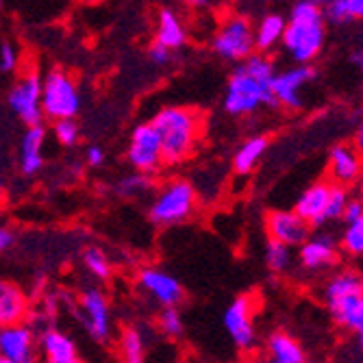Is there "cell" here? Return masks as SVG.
<instances>
[{"label":"cell","instance_id":"ee69618b","mask_svg":"<svg viewBox=\"0 0 363 363\" xmlns=\"http://www.w3.org/2000/svg\"><path fill=\"white\" fill-rule=\"evenodd\" d=\"M65 363H83V361H81V359L77 357V359H72V361H65Z\"/></svg>","mask_w":363,"mask_h":363},{"label":"cell","instance_id":"484cf974","mask_svg":"<svg viewBox=\"0 0 363 363\" xmlns=\"http://www.w3.org/2000/svg\"><path fill=\"white\" fill-rule=\"evenodd\" d=\"M324 20L335 26L363 20V0H328L322 3Z\"/></svg>","mask_w":363,"mask_h":363},{"label":"cell","instance_id":"ffe728a7","mask_svg":"<svg viewBox=\"0 0 363 363\" xmlns=\"http://www.w3.org/2000/svg\"><path fill=\"white\" fill-rule=\"evenodd\" d=\"M28 315L26 294L11 281H0V328L24 324Z\"/></svg>","mask_w":363,"mask_h":363},{"label":"cell","instance_id":"681fc988","mask_svg":"<svg viewBox=\"0 0 363 363\" xmlns=\"http://www.w3.org/2000/svg\"><path fill=\"white\" fill-rule=\"evenodd\" d=\"M268 363H274V361H268Z\"/></svg>","mask_w":363,"mask_h":363},{"label":"cell","instance_id":"5bb4252c","mask_svg":"<svg viewBox=\"0 0 363 363\" xmlns=\"http://www.w3.org/2000/svg\"><path fill=\"white\" fill-rule=\"evenodd\" d=\"M0 359L11 363H40L35 331L28 324L0 328Z\"/></svg>","mask_w":363,"mask_h":363},{"label":"cell","instance_id":"d6a6232c","mask_svg":"<svg viewBox=\"0 0 363 363\" xmlns=\"http://www.w3.org/2000/svg\"><path fill=\"white\" fill-rule=\"evenodd\" d=\"M157 326L159 331L166 335V337H181L183 331H185V322H183V315L177 307H170V309H161L159 315H157Z\"/></svg>","mask_w":363,"mask_h":363},{"label":"cell","instance_id":"8d00e7d4","mask_svg":"<svg viewBox=\"0 0 363 363\" xmlns=\"http://www.w3.org/2000/svg\"><path fill=\"white\" fill-rule=\"evenodd\" d=\"M348 331H354L357 335V344H359V350L363 352V298L357 307V311L352 313V320L348 324Z\"/></svg>","mask_w":363,"mask_h":363},{"label":"cell","instance_id":"74e56055","mask_svg":"<svg viewBox=\"0 0 363 363\" xmlns=\"http://www.w3.org/2000/svg\"><path fill=\"white\" fill-rule=\"evenodd\" d=\"M359 218H363V201H361L359 196H350V201L346 205V211H344L342 222L344 224H350V222H354Z\"/></svg>","mask_w":363,"mask_h":363},{"label":"cell","instance_id":"7c38bea8","mask_svg":"<svg viewBox=\"0 0 363 363\" xmlns=\"http://www.w3.org/2000/svg\"><path fill=\"white\" fill-rule=\"evenodd\" d=\"M315 79V68L311 65H291L287 70L277 72L272 83V94L279 107L285 109H301L303 107V91Z\"/></svg>","mask_w":363,"mask_h":363},{"label":"cell","instance_id":"e575fe53","mask_svg":"<svg viewBox=\"0 0 363 363\" xmlns=\"http://www.w3.org/2000/svg\"><path fill=\"white\" fill-rule=\"evenodd\" d=\"M18 50L11 42H3L0 44V70L3 72H13L18 70Z\"/></svg>","mask_w":363,"mask_h":363},{"label":"cell","instance_id":"6da1fadb","mask_svg":"<svg viewBox=\"0 0 363 363\" xmlns=\"http://www.w3.org/2000/svg\"><path fill=\"white\" fill-rule=\"evenodd\" d=\"M277 63L270 55L255 52L230 72L224 89V111L228 116H252L259 109H277L272 83Z\"/></svg>","mask_w":363,"mask_h":363},{"label":"cell","instance_id":"60d3db41","mask_svg":"<svg viewBox=\"0 0 363 363\" xmlns=\"http://www.w3.org/2000/svg\"><path fill=\"white\" fill-rule=\"evenodd\" d=\"M352 146L357 148V152L363 157V120L357 124V128H354V135H352Z\"/></svg>","mask_w":363,"mask_h":363},{"label":"cell","instance_id":"44dd1931","mask_svg":"<svg viewBox=\"0 0 363 363\" xmlns=\"http://www.w3.org/2000/svg\"><path fill=\"white\" fill-rule=\"evenodd\" d=\"M38 350L44 363H65L79 357L74 340L52 326L44 328L42 335L38 337Z\"/></svg>","mask_w":363,"mask_h":363},{"label":"cell","instance_id":"9c48e42d","mask_svg":"<svg viewBox=\"0 0 363 363\" xmlns=\"http://www.w3.org/2000/svg\"><path fill=\"white\" fill-rule=\"evenodd\" d=\"M222 324L233 342V346L242 352H250L257 346L255 331V298L250 294L238 296V298L224 309Z\"/></svg>","mask_w":363,"mask_h":363},{"label":"cell","instance_id":"3957f363","mask_svg":"<svg viewBox=\"0 0 363 363\" xmlns=\"http://www.w3.org/2000/svg\"><path fill=\"white\" fill-rule=\"evenodd\" d=\"M150 124L161 140L163 166H177L189 159L203 133V116L189 107H163Z\"/></svg>","mask_w":363,"mask_h":363},{"label":"cell","instance_id":"52a82bcc","mask_svg":"<svg viewBox=\"0 0 363 363\" xmlns=\"http://www.w3.org/2000/svg\"><path fill=\"white\" fill-rule=\"evenodd\" d=\"M81 111V91L77 81L63 70L42 77V113L52 122L74 120Z\"/></svg>","mask_w":363,"mask_h":363},{"label":"cell","instance_id":"f546056e","mask_svg":"<svg viewBox=\"0 0 363 363\" xmlns=\"http://www.w3.org/2000/svg\"><path fill=\"white\" fill-rule=\"evenodd\" d=\"M83 266L98 281L111 279V261L105 255V250H101V248H96V246L85 248L83 250Z\"/></svg>","mask_w":363,"mask_h":363},{"label":"cell","instance_id":"d590c367","mask_svg":"<svg viewBox=\"0 0 363 363\" xmlns=\"http://www.w3.org/2000/svg\"><path fill=\"white\" fill-rule=\"evenodd\" d=\"M148 59H150V63H152V65H168V63H172L174 52L152 42V44H150V48H148Z\"/></svg>","mask_w":363,"mask_h":363},{"label":"cell","instance_id":"f907efd6","mask_svg":"<svg viewBox=\"0 0 363 363\" xmlns=\"http://www.w3.org/2000/svg\"><path fill=\"white\" fill-rule=\"evenodd\" d=\"M191 363H198V361H191Z\"/></svg>","mask_w":363,"mask_h":363},{"label":"cell","instance_id":"83f0119b","mask_svg":"<svg viewBox=\"0 0 363 363\" xmlns=\"http://www.w3.org/2000/svg\"><path fill=\"white\" fill-rule=\"evenodd\" d=\"M340 250L350 259H363V218L344 224L340 235Z\"/></svg>","mask_w":363,"mask_h":363},{"label":"cell","instance_id":"d4e9b609","mask_svg":"<svg viewBox=\"0 0 363 363\" xmlns=\"http://www.w3.org/2000/svg\"><path fill=\"white\" fill-rule=\"evenodd\" d=\"M268 148H270L268 135H252V138L244 140L233 155V170L238 174H250L259 166L263 155L268 152Z\"/></svg>","mask_w":363,"mask_h":363},{"label":"cell","instance_id":"b9f144b4","mask_svg":"<svg viewBox=\"0 0 363 363\" xmlns=\"http://www.w3.org/2000/svg\"><path fill=\"white\" fill-rule=\"evenodd\" d=\"M11 244H13V233L9 228L0 226V252H5Z\"/></svg>","mask_w":363,"mask_h":363},{"label":"cell","instance_id":"836d02e7","mask_svg":"<svg viewBox=\"0 0 363 363\" xmlns=\"http://www.w3.org/2000/svg\"><path fill=\"white\" fill-rule=\"evenodd\" d=\"M52 135L61 146H74L81 138V128L77 120H59L52 124Z\"/></svg>","mask_w":363,"mask_h":363},{"label":"cell","instance_id":"7dc6e473","mask_svg":"<svg viewBox=\"0 0 363 363\" xmlns=\"http://www.w3.org/2000/svg\"><path fill=\"white\" fill-rule=\"evenodd\" d=\"M0 9H3V0H0Z\"/></svg>","mask_w":363,"mask_h":363},{"label":"cell","instance_id":"f6af8a7d","mask_svg":"<svg viewBox=\"0 0 363 363\" xmlns=\"http://www.w3.org/2000/svg\"><path fill=\"white\" fill-rule=\"evenodd\" d=\"M235 363H257V361H235Z\"/></svg>","mask_w":363,"mask_h":363},{"label":"cell","instance_id":"4fadbf2b","mask_svg":"<svg viewBox=\"0 0 363 363\" xmlns=\"http://www.w3.org/2000/svg\"><path fill=\"white\" fill-rule=\"evenodd\" d=\"M266 230L272 242H279L289 248H301L311 235V226L294 209L270 211L266 216Z\"/></svg>","mask_w":363,"mask_h":363},{"label":"cell","instance_id":"7402d4cb","mask_svg":"<svg viewBox=\"0 0 363 363\" xmlns=\"http://www.w3.org/2000/svg\"><path fill=\"white\" fill-rule=\"evenodd\" d=\"M287 18L279 11H268L263 13L257 24H255V50L261 55L272 52L277 46L283 44Z\"/></svg>","mask_w":363,"mask_h":363},{"label":"cell","instance_id":"7bdbcfd3","mask_svg":"<svg viewBox=\"0 0 363 363\" xmlns=\"http://www.w3.org/2000/svg\"><path fill=\"white\" fill-rule=\"evenodd\" d=\"M359 198L363 201V177H361V189H359Z\"/></svg>","mask_w":363,"mask_h":363},{"label":"cell","instance_id":"f1b7e54d","mask_svg":"<svg viewBox=\"0 0 363 363\" xmlns=\"http://www.w3.org/2000/svg\"><path fill=\"white\" fill-rule=\"evenodd\" d=\"M152 187H155L152 177L142 174V172H130V174H124L116 183V194L122 198H142L148 191H152Z\"/></svg>","mask_w":363,"mask_h":363},{"label":"cell","instance_id":"ab89813d","mask_svg":"<svg viewBox=\"0 0 363 363\" xmlns=\"http://www.w3.org/2000/svg\"><path fill=\"white\" fill-rule=\"evenodd\" d=\"M348 61H350V65H352L354 70L363 72V48H354V50H350Z\"/></svg>","mask_w":363,"mask_h":363},{"label":"cell","instance_id":"9a60e30c","mask_svg":"<svg viewBox=\"0 0 363 363\" xmlns=\"http://www.w3.org/2000/svg\"><path fill=\"white\" fill-rule=\"evenodd\" d=\"M340 259V244L337 240L326 233V230H318L311 233L309 240L298 248V263L307 272H324L331 270Z\"/></svg>","mask_w":363,"mask_h":363},{"label":"cell","instance_id":"ba28073f","mask_svg":"<svg viewBox=\"0 0 363 363\" xmlns=\"http://www.w3.org/2000/svg\"><path fill=\"white\" fill-rule=\"evenodd\" d=\"M126 159L135 172L152 177L163 166V150L161 140L150 122H142L133 128L126 148Z\"/></svg>","mask_w":363,"mask_h":363},{"label":"cell","instance_id":"1f68e13d","mask_svg":"<svg viewBox=\"0 0 363 363\" xmlns=\"http://www.w3.org/2000/svg\"><path fill=\"white\" fill-rule=\"evenodd\" d=\"M348 201H350V191H348V187L333 185V187H331V194H328L326 211H324V224L342 222Z\"/></svg>","mask_w":363,"mask_h":363},{"label":"cell","instance_id":"ac0fdd59","mask_svg":"<svg viewBox=\"0 0 363 363\" xmlns=\"http://www.w3.org/2000/svg\"><path fill=\"white\" fill-rule=\"evenodd\" d=\"M331 187H333V183H328V181H315L298 196V201L294 205V211L298 213L311 228L324 226V211H326Z\"/></svg>","mask_w":363,"mask_h":363},{"label":"cell","instance_id":"8fae6325","mask_svg":"<svg viewBox=\"0 0 363 363\" xmlns=\"http://www.w3.org/2000/svg\"><path fill=\"white\" fill-rule=\"evenodd\" d=\"M79 318L96 342H107L111 335V307L98 287H87L79 296Z\"/></svg>","mask_w":363,"mask_h":363},{"label":"cell","instance_id":"2e32d148","mask_svg":"<svg viewBox=\"0 0 363 363\" xmlns=\"http://www.w3.org/2000/svg\"><path fill=\"white\" fill-rule=\"evenodd\" d=\"M326 181L340 185V187H350L363 177V157L357 152L352 144H335L328 150V161H326Z\"/></svg>","mask_w":363,"mask_h":363},{"label":"cell","instance_id":"5b68a950","mask_svg":"<svg viewBox=\"0 0 363 363\" xmlns=\"http://www.w3.org/2000/svg\"><path fill=\"white\" fill-rule=\"evenodd\" d=\"M322 298L333 320L348 328L352 313L363 298V274L357 270H337L326 279L322 287Z\"/></svg>","mask_w":363,"mask_h":363},{"label":"cell","instance_id":"4316f807","mask_svg":"<svg viewBox=\"0 0 363 363\" xmlns=\"http://www.w3.org/2000/svg\"><path fill=\"white\" fill-rule=\"evenodd\" d=\"M120 354L124 363H144L146 361V337L138 326H126L120 333Z\"/></svg>","mask_w":363,"mask_h":363},{"label":"cell","instance_id":"e0dca14e","mask_svg":"<svg viewBox=\"0 0 363 363\" xmlns=\"http://www.w3.org/2000/svg\"><path fill=\"white\" fill-rule=\"evenodd\" d=\"M140 287L161 309L179 307V303L185 296V289L179 283V279H174L172 274H168L166 270H159V268L140 270Z\"/></svg>","mask_w":363,"mask_h":363},{"label":"cell","instance_id":"816d5d0a","mask_svg":"<svg viewBox=\"0 0 363 363\" xmlns=\"http://www.w3.org/2000/svg\"><path fill=\"white\" fill-rule=\"evenodd\" d=\"M0 189H3V187H0Z\"/></svg>","mask_w":363,"mask_h":363},{"label":"cell","instance_id":"4dcf8cb0","mask_svg":"<svg viewBox=\"0 0 363 363\" xmlns=\"http://www.w3.org/2000/svg\"><path fill=\"white\" fill-rule=\"evenodd\" d=\"M266 266L274 272V274H285L291 266H294V255L289 246H283L279 242L268 240L266 244Z\"/></svg>","mask_w":363,"mask_h":363},{"label":"cell","instance_id":"c3c4849f","mask_svg":"<svg viewBox=\"0 0 363 363\" xmlns=\"http://www.w3.org/2000/svg\"><path fill=\"white\" fill-rule=\"evenodd\" d=\"M361 89H363V83H361Z\"/></svg>","mask_w":363,"mask_h":363},{"label":"cell","instance_id":"603a6c76","mask_svg":"<svg viewBox=\"0 0 363 363\" xmlns=\"http://www.w3.org/2000/svg\"><path fill=\"white\" fill-rule=\"evenodd\" d=\"M185 42H187V30L179 13L172 9H161L157 13V24H155V44L174 52L183 48Z\"/></svg>","mask_w":363,"mask_h":363},{"label":"cell","instance_id":"30bf717a","mask_svg":"<svg viewBox=\"0 0 363 363\" xmlns=\"http://www.w3.org/2000/svg\"><path fill=\"white\" fill-rule=\"evenodd\" d=\"M7 103L11 111L28 126L42 124V77L38 72H26L9 89Z\"/></svg>","mask_w":363,"mask_h":363},{"label":"cell","instance_id":"cb8c5ba5","mask_svg":"<svg viewBox=\"0 0 363 363\" xmlns=\"http://www.w3.org/2000/svg\"><path fill=\"white\" fill-rule=\"evenodd\" d=\"M266 352L274 363H307V352L285 331H272L266 340Z\"/></svg>","mask_w":363,"mask_h":363},{"label":"cell","instance_id":"7a4b0ae2","mask_svg":"<svg viewBox=\"0 0 363 363\" xmlns=\"http://www.w3.org/2000/svg\"><path fill=\"white\" fill-rule=\"evenodd\" d=\"M326 44V20L322 3L315 0H298L287 16L283 35V50L294 65H311L324 50Z\"/></svg>","mask_w":363,"mask_h":363},{"label":"cell","instance_id":"bcb514c9","mask_svg":"<svg viewBox=\"0 0 363 363\" xmlns=\"http://www.w3.org/2000/svg\"><path fill=\"white\" fill-rule=\"evenodd\" d=\"M0 363H11V361H7V359H0Z\"/></svg>","mask_w":363,"mask_h":363},{"label":"cell","instance_id":"8992f818","mask_svg":"<svg viewBox=\"0 0 363 363\" xmlns=\"http://www.w3.org/2000/svg\"><path fill=\"white\" fill-rule=\"evenodd\" d=\"M211 50L224 59V61H233L242 63L250 55H255V24L248 16L244 13H230L226 16L216 35L211 40Z\"/></svg>","mask_w":363,"mask_h":363},{"label":"cell","instance_id":"277c9868","mask_svg":"<svg viewBox=\"0 0 363 363\" xmlns=\"http://www.w3.org/2000/svg\"><path fill=\"white\" fill-rule=\"evenodd\" d=\"M198 194L196 187L185 179H172L155 194L148 207L150 222L155 226H177L191 218L196 211Z\"/></svg>","mask_w":363,"mask_h":363},{"label":"cell","instance_id":"d6986e66","mask_svg":"<svg viewBox=\"0 0 363 363\" xmlns=\"http://www.w3.org/2000/svg\"><path fill=\"white\" fill-rule=\"evenodd\" d=\"M44 142H46V128L42 124L28 126L20 142V170L26 177L38 174L44 166Z\"/></svg>","mask_w":363,"mask_h":363},{"label":"cell","instance_id":"f35d334b","mask_svg":"<svg viewBox=\"0 0 363 363\" xmlns=\"http://www.w3.org/2000/svg\"><path fill=\"white\" fill-rule=\"evenodd\" d=\"M85 163L89 168H101L103 163H105V150L101 146H87L85 150Z\"/></svg>","mask_w":363,"mask_h":363}]
</instances>
